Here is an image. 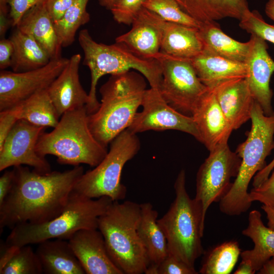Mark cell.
I'll return each mask as SVG.
<instances>
[{
	"instance_id": "6da1fadb",
	"label": "cell",
	"mask_w": 274,
	"mask_h": 274,
	"mask_svg": "<svg viewBox=\"0 0 274 274\" xmlns=\"http://www.w3.org/2000/svg\"><path fill=\"white\" fill-rule=\"evenodd\" d=\"M12 188L0 204V232L4 228L28 222L44 223L59 215L65 207L74 187L84 173L78 165L47 174L22 165L13 168Z\"/></svg>"
},
{
	"instance_id": "7a4b0ae2",
	"label": "cell",
	"mask_w": 274,
	"mask_h": 274,
	"mask_svg": "<svg viewBox=\"0 0 274 274\" xmlns=\"http://www.w3.org/2000/svg\"><path fill=\"white\" fill-rule=\"evenodd\" d=\"M144 77L128 72L111 75L100 88L101 102L88 114L90 129L95 139L107 146L131 125L146 90Z\"/></svg>"
},
{
	"instance_id": "3957f363",
	"label": "cell",
	"mask_w": 274,
	"mask_h": 274,
	"mask_svg": "<svg viewBox=\"0 0 274 274\" xmlns=\"http://www.w3.org/2000/svg\"><path fill=\"white\" fill-rule=\"evenodd\" d=\"M250 119L247 139L235 151L241 158L238 174L229 192L219 201L220 211L228 216H238L249 209L252 203L248 192L250 181L266 165L265 159L274 149V111L265 115L255 101Z\"/></svg>"
},
{
	"instance_id": "277c9868",
	"label": "cell",
	"mask_w": 274,
	"mask_h": 274,
	"mask_svg": "<svg viewBox=\"0 0 274 274\" xmlns=\"http://www.w3.org/2000/svg\"><path fill=\"white\" fill-rule=\"evenodd\" d=\"M174 189V200L157 222L166 236L168 254L195 268L196 259L204 252L201 238L206 217L201 202L188 194L184 169L177 176Z\"/></svg>"
},
{
	"instance_id": "5b68a950",
	"label": "cell",
	"mask_w": 274,
	"mask_h": 274,
	"mask_svg": "<svg viewBox=\"0 0 274 274\" xmlns=\"http://www.w3.org/2000/svg\"><path fill=\"white\" fill-rule=\"evenodd\" d=\"M86 106L64 113L50 132H43L36 145L41 156L52 155L58 163L74 166H97L108 151L94 136L89 127Z\"/></svg>"
},
{
	"instance_id": "8992f818",
	"label": "cell",
	"mask_w": 274,
	"mask_h": 274,
	"mask_svg": "<svg viewBox=\"0 0 274 274\" xmlns=\"http://www.w3.org/2000/svg\"><path fill=\"white\" fill-rule=\"evenodd\" d=\"M78 41L84 54L83 64L88 67L91 74L89 102L86 107L88 114L95 112L99 107L96 86L99 79L106 75H117L133 70L145 78L151 88L159 89L162 69L158 59L139 57L119 43L111 45L98 43L86 29L79 32Z\"/></svg>"
},
{
	"instance_id": "52a82bcc",
	"label": "cell",
	"mask_w": 274,
	"mask_h": 274,
	"mask_svg": "<svg viewBox=\"0 0 274 274\" xmlns=\"http://www.w3.org/2000/svg\"><path fill=\"white\" fill-rule=\"evenodd\" d=\"M140 213V204L115 201L98 218L109 256L123 274L143 273L150 264L138 233Z\"/></svg>"
},
{
	"instance_id": "ba28073f",
	"label": "cell",
	"mask_w": 274,
	"mask_h": 274,
	"mask_svg": "<svg viewBox=\"0 0 274 274\" xmlns=\"http://www.w3.org/2000/svg\"><path fill=\"white\" fill-rule=\"evenodd\" d=\"M114 201L108 196L90 198L73 191L62 212L47 222L24 223L15 226L6 242L22 247L51 239L68 240L82 229H98L99 217Z\"/></svg>"
},
{
	"instance_id": "9c48e42d",
	"label": "cell",
	"mask_w": 274,
	"mask_h": 274,
	"mask_svg": "<svg viewBox=\"0 0 274 274\" xmlns=\"http://www.w3.org/2000/svg\"><path fill=\"white\" fill-rule=\"evenodd\" d=\"M140 145L136 134L128 129L122 131L111 142L102 160L83 174L73 191L90 198L108 196L114 201L124 199L127 189L121 182L122 169L138 153Z\"/></svg>"
},
{
	"instance_id": "30bf717a",
	"label": "cell",
	"mask_w": 274,
	"mask_h": 274,
	"mask_svg": "<svg viewBox=\"0 0 274 274\" xmlns=\"http://www.w3.org/2000/svg\"><path fill=\"white\" fill-rule=\"evenodd\" d=\"M161 64L162 81L159 90L164 100L179 112L191 116L210 89L198 78L189 59L160 52L156 57Z\"/></svg>"
},
{
	"instance_id": "8fae6325",
	"label": "cell",
	"mask_w": 274,
	"mask_h": 274,
	"mask_svg": "<svg viewBox=\"0 0 274 274\" xmlns=\"http://www.w3.org/2000/svg\"><path fill=\"white\" fill-rule=\"evenodd\" d=\"M241 163V158L230 149L227 143L210 151L198 168L196 179L195 198L201 202L205 217L210 205L219 202L230 190L231 179L237 176Z\"/></svg>"
},
{
	"instance_id": "7c38bea8",
	"label": "cell",
	"mask_w": 274,
	"mask_h": 274,
	"mask_svg": "<svg viewBox=\"0 0 274 274\" xmlns=\"http://www.w3.org/2000/svg\"><path fill=\"white\" fill-rule=\"evenodd\" d=\"M143 110L137 112L127 128L134 133L148 130H176L188 133L200 142V136L192 116L170 106L159 89H147L143 98Z\"/></svg>"
},
{
	"instance_id": "4fadbf2b",
	"label": "cell",
	"mask_w": 274,
	"mask_h": 274,
	"mask_svg": "<svg viewBox=\"0 0 274 274\" xmlns=\"http://www.w3.org/2000/svg\"><path fill=\"white\" fill-rule=\"evenodd\" d=\"M69 59L51 60L46 65L30 71L0 72V110L12 108L33 94L47 90L60 74Z\"/></svg>"
},
{
	"instance_id": "5bb4252c",
	"label": "cell",
	"mask_w": 274,
	"mask_h": 274,
	"mask_svg": "<svg viewBox=\"0 0 274 274\" xmlns=\"http://www.w3.org/2000/svg\"><path fill=\"white\" fill-rule=\"evenodd\" d=\"M45 127L18 120L0 148V171L11 166L26 165L41 174L51 172V166L36 151Z\"/></svg>"
},
{
	"instance_id": "9a60e30c",
	"label": "cell",
	"mask_w": 274,
	"mask_h": 274,
	"mask_svg": "<svg viewBox=\"0 0 274 274\" xmlns=\"http://www.w3.org/2000/svg\"><path fill=\"white\" fill-rule=\"evenodd\" d=\"M165 22L157 14L143 7L131 29L118 36L115 42L122 44L139 57L156 59L160 53Z\"/></svg>"
},
{
	"instance_id": "2e32d148",
	"label": "cell",
	"mask_w": 274,
	"mask_h": 274,
	"mask_svg": "<svg viewBox=\"0 0 274 274\" xmlns=\"http://www.w3.org/2000/svg\"><path fill=\"white\" fill-rule=\"evenodd\" d=\"M251 51L246 62L248 76L246 78L254 100L261 106L264 114L273 112V92L269 86L274 73V60L269 55L266 41L255 35Z\"/></svg>"
},
{
	"instance_id": "e0dca14e",
	"label": "cell",
	"mask_w": 274,
	"mask_h": 274,
	"mask_svg": "<svg viewBox=\"0 0 274 274\" xmlns=\"http://www.w3.org/2000/svg\"><path fill=\"white\" fill-rule=\"evenodd\" d=\"M87 274H123L114 264L98 229H82L68 240Z\"/></svg>"
},
{
	"instance_id": "ac0fdd59",
	"label": "cell",
	"mask_w": 274,
	"mask_h": 274,
	"mask_svg": "<svg viewBox=\"0 0 274 274\" xmlns=\"http://www.w3.org/2000/svg\"><path fill=\"white\" fill-rule=\"evenodd\" d=\"M80 54H75L47 91L59 117L65 112L87 106L89 94L82 87L79 78Z\"/></svg>"
},
{
	"instance_id": "d6986e66",
	"label": "cell",
	"mask_w": 274,
	"mask_h": 274,
	"mask_svg": "<svg viewBox=\"0 0 274 274\" xmlns=\"http://www.w3.org/2000/svg\"><path fill=\"white\" fill-rule=\"evenodd\" d=\"M200 136V142L210 151L228 142L233 130L212 89L202 97L192 112Z\"/></svg>"
},
{
	"instance_id": "ffe728a7",
	"label": "cell",
	"mask_w": 274,
	"mask_h": 274,
	"mask_svg": "<svg viewBox=\"0 0 274 274\" xmlns=\"http://www.w3.org/2000/svg\"><path fill=\"white\" fill-rule=\"evenodd\" d=\"M212 89L227 120L233 130L251 119L255 100L246 78L222 82Z\"/></svg>"
},
{
	"instance_id": "44dd1931",
	"label": "cell",
	"mask_w": 274,
	"mask_h": 274,
	"mask_svg": "<svg viewBox=\"0 0 274 274\" xmlns=\"http://www.w3.org/2000/svg\"><path fill=\"white\" fill-rule=\"evenodd\" d=\"M197 32L202 52L246 63L253 44L252 36L247 42H238L225 33L216 21L200 23Z\"/></svg>"
},
{
	"instance_id": "7402d4cb",
	"label": "cell",
	"mask_w": 274,
	"mask_h": 274,
	"mask_svg": "<svg viewBox=\"0 0 274 274\" xmlns=\"http://www.w3.org/2000/svg\"><path fill=\"white\" fill-rule=\"evenodd\" d=\"M16 27L33 37L48 53L51 60L61 57L62 46L56 32L54 22L46 8V2L29 9Z\"/></svg>"
},
{
	"instance_id": "603a6c76",
	"label": "cell",
	"mask_w": 274,
	"mask_h": 274,
	"mask_svg": "<svg viewBox=\"0 0 274 274\" xmlns=\"http://www.w3.org/2000/svg\"><path fill=\"white\" fill-rule=\"evenodd\" d=\"M36 253L46 274H84L68 241L56 238L39 243Z\"/></svg>"
},
{
	"instance_id": "cb8c5ba5",
	"label": "cell",
	"mask_w": 274,
	"mask_h": 274,
	"mask_svg": "<svg viewBox=\"0 0 274 274\" xmlns=\"http://www.w3.org/2000/svg\"><path fill=\"white\" fill-rule=\"evenodd\" d=\"M189 59L198 78L209 88L226 80L246 78L248 76L246 63L219 56L202 52Z\"/></svg>"
},
{
	"instance_id": "d4e9b609",
	"label": "cell",
	"mask_w": 274,
	"mask_h": 274,
	"mask_svg": "<svg viewBox=\"0 0 274 274\" xmlns=\"http://www.w3.org/2000/svg\"><path fill=\"white\" fill-rule=\"evenodd\" d=\"M185 13L200 23L226 18L240 20L248 10L247 0H174Z\"/></svg>"
},
{
	"instance_id": "484cf974",
	"label": "cell",
	"mask_w": 274,
	"mask_h": 274,
	"mask_svg": "<svg viewBox=\"0 0 274 274\" xmlns=\"http://www.w3.org/2000/svg\"><path fill=\"white\" fill-rule=\"evenodd\" d=\"M249 237L254 246L251 250L241 252L242 260L249 261L256 271L274 257V230L263 224L261 214L257 210H252L249 214L248 225L242 231Z\"/></svg>"
},
{
	"instance_id": "4316f807",
	"label": "cell",
	"mask_w": 274,
	"mask_h": 274,
	"mask_svg": "<svg viewBox=\"0 0 274 274\" xmlns=\"http://www.w3.org/2000/svg\"><path fill=\"white\" fill-rule=\"evenodd\" d=\"M202 52L197 28L165 21L160 52L183 59L193 58Z\"/></svg>"
},
{
	"instance_id": "83f0119b",
	"label": "cell",
	"mask_w": 274,
	"mask_h": 274,
	"mask_svg": "<svg viewBox=\"0 0 274 274\" xmlns=\"http://www.w3.org/2000/svg\"><path fill=\"white\" fill-rule=\"evenodd\" d=\"M139 236L146 250L149 264L159 266L168 255L166 236L157 222L158 212L149 202L140 203Z\"/></svg>"
},
{
	"instance_id": "f1b7e54d",
	"label": "cell",
	"mask_w": 274,
	"mask_h": 274,
	"mask_svg": "<svg viewBox=\"0 0 274 274\" xmlns=\"http://www.w3.org/2000/svg\"><path fill=\"white\" fill-rule=\"evenodd\" d=\"M9 39L14 47L10 67L13 72L37 69L51 60L48 53L33 37L17 28Z\"/></svg>"
},
{
	"instance_id": "f546056e",
	"label": "cell",
	"mask_w": 274,
	"mask_h": 274,
	"mask_svg": "<svg viewBox=\"0 0 274 274\" xmlns=\"http://www.w3.org/2000/svg\"><path fill=\"white\" fill-rule=\"evenodd\" d=\"M11 108L18 120L37 126L54 128L59 121L60 117L47 90L33 94Z\"/></svg>"
},
{
	"instance_id": "4dcf8cb0",
	"label": "cell",
	"mask_w": 274,
	"mask_h": 274,
	"mask_svg": "<svg viewBox=\"0 0 274 274\" xmlns=\"http://www.w3.org/2000/svg\"><path fill=\"white\" fill-rule=\"evenodd\" d=\"M241 250L234 240L226 241L211 248L203 254L199 273L229 274L233 269Z\"/></svg>"
},
{
	"instance_id": "1f68e13d",
	"label": "cell",
	"mask_w": 274,
	"mask_h": 274,
	"mask_svg": "<svg viewBox=\"0 0 274 274\" xmlns=\"http://www.w3.org/2000/svg\"><path fill=\"white\" fill-rule=\"evenodd\" d=\"M89 0H75L63 16L54 22V26L62 47L71 45L75 40L76 32L83 25L90 20L87 11Z\"/></svg>"
},
{
	"instance_id": "d6a6232c",
	"label": "cell",
	"mask_w": 274,
	"mask_h": 274,
	"mask_svg": "<svg viewBox=\"0 0 274 274\" xmlns=\"http://www.w3.org/2000/svg\"><path fill=\"white\" fill-rule=\"evenodd\" d=\"M143 7L164 21L198 28L200 23L185 13L174 0H145Z\"/></svg>"
},
{
	"instance_id": "836d02e7",
	"label": "cell",
	"mask_w": 274,
	"mask_h": 274,
	"mask_svg": "<svg viewBox=\"0 0 274 274\" xmlns=\"http://www.w3.org/2000/svg\"><path fill=\"white\" fill-rule=\"evenodd\" d=\"M0 273L41 274L43 270L36 252L28 245L18 248Z\"/></svg>"
},
{
	"instance_id": "e575fe53",
	"label": "cell",
	"mask_w": 274,
	"mask_h": 274,
	"mask_svg": "<svg viewBox=\"0 0 274 274\" xmlns=\"http://www.w3.org/2000/svg\"><path fill=\"white\" fill-rule=\"evenodd\" d=\"M239 26L251 35L274 44V23H267L257 11H246L239 20Z\"/></svg>"
},
{
	"instance_id": "d590c367",
	"label": "cell",
	"mask_w": 274,
	"mask_h": 274,
	"mask_svg": "<svg viewBox=\"0 0 274 274\" xmlns=\"http://www.w3.org/2000/svg\"><path fill=\"white\" fill-rule=\"evenodd\" d=\"M145 0H117L110 11L118 23L132 24L142 9Z\"/></svg>"
},
{
	"instance_id": "8d00e7d4",
	"label": "cell",
	"mask_w": 274,
	"mask_h": 274,
	"mask_svg": "<svg viewBox=\"0 0 274 274\" xmlns=\"http://www.w3.org/2000/svg\"><path fill=\"white\" fill-rule=\"evenodd\" d=\"M250 201H259L263 205L274 208V170L260 185L249 193Z\"/></svg>"
},
{
	"instance_id": "74e56055",
	"label": "cell",
	"mask_w": 274,
	"mask_h": 274,
	"mask_svg": "<svg viewBox=\"0 0 274 274\" xmlns=\"http://www.w3.org/2000/svg\"><path fill=\"white\" fill-rule=\"evenodd\" d=\"M198 273L195 268L191 267L169 254L158 266V274H197Z\"/></svg>"
},
{
	"instance_id": "f35d334b",
	"label": "cell",
	"mask_w": 274,
	"mask_h": 274,
	"mask_svg": "<svg viewBox=\"0 0 274 274\" xmlns=\"http://www.w3.org/2000/svg\"><path fill=\"white\" fill-rule=\"evenodd\" d=\"M47 0H7L10 8L9 16L12 26H16L23 15L34 6L45 3Z\"/></svg>"
},
{
	"instance_id": "ab89813d",
	"label": "cell",
	"mask_w": 274,
	"mask_h": 274,
	"mask_svg": "<svg viewBox=\"0 0 274 274\" xmlns=\"http://www.w3.org/2000/svg\"><path fill=\"white\" fill-rule=\"evenodd\" d=\"M18 120L12 108L1 111L0 112V148L6 138Z\"/></svg>"
},
{
	"instance_id": "60d3db41",
	"label": "cell",
	"mask_w": 274,
	"mask_h": 274,
	"mask_svg": "<svg viewBox=\"0 0 274 274\" xmlns=\"http://www.w3.org/2000/svg\"><path fill=\"white\" fill-rule=\"evenodd\" d=\"M75 0H47L46 8L54 22L59 20Z\"/></svg>"
},
{
	"instance_id": "b9f144b4",
	"label": "cell",
	"mask_w": 274,
	"mask_h": 274,
	"mask_svg": "<svg viewBox=\"0 0 274 274\" xmlns=\"http://www.w3.org/2000/svg\"><path fill=\"white\" fill-rule=\"evenodd\" d=\"M14 47L10 39L3 38L0 41V68L4 70L11 67Z\"/></svg>"
},
{
	"instance_id": "7bdbcfd3",
	"label": "cell",
	"mask_w": 274,
	"mask_h": 274,
	"mask_svg": "<svg viewBox=\"0 0 274 274\" xmlns=\"http://www.w3.org/2000/svg\"><path fill=\"white\" fill-rule=\"evenodd\" d=\"M14 170H6L0 178V204L9 193L14 181Z\"/></svg>"
},
{
	"instance_id": "ee69618b",
	"label": "cell",
	"mask_w": 274,
	"mask_h": 274,
	"mask_svg": "<svg viewBox=\"0 0 274 274\" xmlns=\"http://www.w3.org/2000/svg\"><path fill=\"white\" fill-rule=\"evenodd\" d=\"M20 247L9 245L1 241L0 244V270L9 261Z\"/></svg>"
},
{
	"instance_id": "f6af8a7d",
	"label": "cell",
	"mask_w": 274,
	"mask_h": 274,
	"mask_svg": "<svg viewBox=\"0 0 274 274\" xmlns=\"http://www.w3.org/2000/svg\"><path fill=\"white\" fill-rule=\"evenodd\" d=\"M274 168V158L271 162L266 165L263 169L259 171L254 177L253 186L256 188L260 185L269 176L271 171Z\"/></svg>"
},
{
	"instance_id": "bcb514c9",
	"label": "cell",
	"mask_w": 274,
	"mask_h": 274,
	"mask_svg": "<svg viewBox=\"0 0 274 274\" xmlns=\"http://www.w3.org/2000/svg\"><path fill=\"white\" fill-rule=\"evenodd\" d=\"M10 26H12V22L8 13L0 12L1 39L5 38V35Z\"/></svg>"
},
{
	"instance_id": "7dc6e473",
	"label": "cell",
	"mask_w": 274,
	"mask_h": 274,
	"mask_svg": "<svg viewBox=\"0 0 274 274\" xmlns=\"http://www.w3.org/2000/svg\"><path fill=\"white\" fill-rule=\"evenodd\" d=\"M256 271L253 268L251 263L245 260H242L234 274H254Z\"/></svg>"
},
{
	"instance_id": "c3c4849f",
	"label": "cell",
	"mask_w": 274,
	"mask_h": 274,
	"mask_svg": "<svg viewBox=\"0 0 274 274\" xmlns=\"http://www.w3.org/2000/svg\"><path fill=\"white\" fill-rule=\"evenodd\" d=\"M261 209L266 214L267 219V226L274 230V208L267 206H262Z\"/></svg>"
},
{
	"instance_id": "681fc988",
	"label": "cell",
	"mask_w": 274,
	"mask_h": 274,
	"mask_svg": "<svg viewBox=\"0 0 274 274\" xmlns=\"http://www.w3.org/2000/svg\"><path fill=\"white\" fill-rule=\"evenodd\" d=\"M258 271L259 274H274V257L267 261Z\"/></svg>"
},
{
	"instance_id": "f907efd6",
	"label": "cell",
	"mask_w": 274,
	"mask_h": 274,
	"mask_svg": "<svg viewBox=\"0 0 274 274\" xmlns=\"http://www.w3.org/2000/svg\"><path fill=\"white\" fill-rule=\"evenodd\" d=\"M265 12L274 22V0H268L265 5Z\"/></svg>"
},
{
	"instance_id": "816d5d0a",
	"label": "cell",
	"mask_w": 274,
	"mask_h": 274,
	"mask_svg": "<svg viewBox=\"0 0 274 274\" xmlns=\"http://www.w3.org/2000/svg\"><path fill=\"white\" fill-rule=\"evenodd\" d=\"M99 5L108 10H110L117 0H97Z\"/></svg>"
},
{
	"instance_id": "f5cc1de1",
	"label": "cell",
	"mask_w": 274,
	"mask_h": 274,
	"mask_svg": "<svg viewBox=\"0 0 274 274\" xmlns=\"http://www.w3.org/2000/svg\"><path fill=\"white\" fill-rule=\"evenodd\" d=\"M145 274H158V266L154 264H149L145 270Z\"/></svg>"
},
{
	"instance_id": "db71d44e",
	"label": "cell",
	"mask_w": 274,
	"mask_h": 274,
	"mask_svg": "<svg viewBox=\"0 0 274 274\" xmlns=\"http://www.w3.org/2000/svg\"><path fill=\"white\" fill-rule=\"evenodd\" d=\"M0 12H8V4L7 0H0Z\"/></svg>"
},
{
	"instance_id": "11a10c76",
	"label": "cell",
	"mask_w": 274,
	"mask_h": 274,
	"mask_svg": "<svg viewBox=\"0 0 274 274\" xmlns=\"http://www.w3.org/2000/svg\"></svg>"
}]
</instances>
